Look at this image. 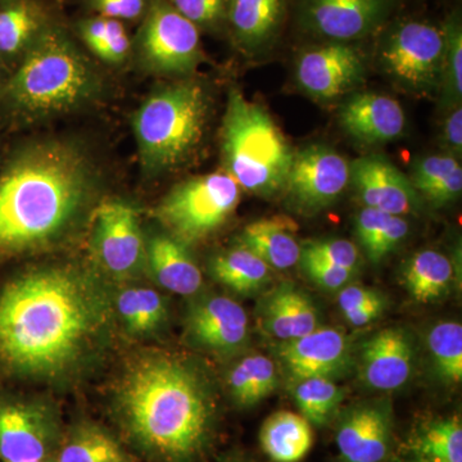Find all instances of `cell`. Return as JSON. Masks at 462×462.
<instances>
[{"label": "cell", "instance_id": "obj_1", "mask_svg": "<svg viewBox=\"0 0 462 462\" xmlns=\"http://www.w3.org/2000/svg\"><path fill=\"white\" fill-rule=\"evenodd\" d=\"M75 136L14 143L0 157V263L56 248L90 220L106 178Z\"/></svg>", "mask_w": 462, "mask_h": 462}, {"label": "cell", "instance_id": "obj_2", "mask_svg": "<svg viewBox=\"0 0 462 462\" xmlns=\"http://www.w3.org/2000/svg\"><path fill=\"white\" fill-rule=\"evenodd\" d=\"M111 305L93 273L76 266L36 267L0 288V374L57 376L89 354Z\"/></svg>", "mask_w": 462, "mask_h": 462}, {"label": "cell", "instance_id": "obj_3", "mask_svg": "<svg viewBox=\"0 0 462 462\" xmlns=\"http://www.w3.org/2000/svg\"><path fill=\"white\" fill-rule=\"evenodd\" d=\"M115 409L127 438L157 462H193L214 437L208 385L196 367L175 356L134 361L118 383Z\"/></svg>", "mask_w": 462, "mask_h": 462}, {"label": "cell", "instance_id": "obj_4", "mask_svg": "<svg viewBox=\"0 0 462 462\" xmlns=\"http://www.w3.org/2000/svg\"><path fill=\"white\" fill-rule=\"evenodd\" d=\"M106 94L105 76L65 27L51 23L0 91V127L23 129L85 111Z\"/></svg>", "mask_w": 462, "mask_h": 462}, {"label": "cell", "instance_id": "obj_5", "mask_svg": "<svg viewBox=\"0 0 462 462\" xmlns=\"http://www.w3.org/2000/svg\"><path fill=\"white\" fill-rule=\"evenodd\" d=\"M211 97L196 79H178L152 91L132 126L143 173L156 178L184 165L205 138Z\"/></svg>", "mask_w": 462, "mask_h": 462}, {"label": "cell", "instance_id": "obj_6", "mask_svg": "<svg viewBox=\"0 0 462 462\" xmlns=\"http://www.w3.org/2000/svg\"><path fill=\"white\" fill-rule=\"evenodd\" d=\"M221 153L224 171L240 189L260 197L284 190L293 149L269 111L239 89L227 94Z\"/></svg>", "mask_w": 462, "mask_h": 462}, {"label": "cell", "instance_id": "obj_7", "mask_svg": "<svg viewBox=\"0 0 462 462\" xmlns=\"http://www.w3.org/2000/svg\"><path fill=\"white\" fill-rule=\"evenodd\" d=\"M240 188L225 171L179 182L161 200L156 217L167 234L185 245L199 243L220 229L240 202Z\"/></svg>", "mask_w": 462, "mask_h": 462}, {"label": "cell", "instance_id": "obj_8", "mask_svg": "<svg viewBox=\"0 0 462 462\" xmlns=\"http://www.w3.org/2000/svg\"><path fill=\"white\" fill-rule=\"evenodd\" d=\"M132 54L147 74L172 79L190 78L205 58L199 27L170 0H149Z\"/></svg>", "mask_w": 462, "mask_h": 462}, {"label": "cell", "instance_id": "obj_9", "mask_svg": "<svg viewBox=\"0 0 462 462\" xmlns=\"http://www.w3.org/2000/svg\"><path fill=\"white\" fill-rule=\"evenodd\" d=\"M445 32L420 21L392 29L380 45V63L398 85L418 96L442 89Z\"/></svg>", "mask_w": 462, "mask_h": 462}, {"label": "cell", "instance_id": "obj_10", "mask_svg": "<svg viewBox=\"0 0 462 462\" xmlns=\"http://www.w3.org/2000/svg\"><path fill=\"white\" fill-rule=\"evenodd\" d=\"M90 247L96 263L115 278H126L145 261L141 220L126 200L103 199L90 218Z\"/></svg>", "mask_w": 462, "mask_h": 462}, {"label": "cell", "instance_id": "obj_11", "mask_svg": "<svg viewBox=\"0 0 462 462\" xmlns=\"http://www.w3.org/2000/svg\"><path fill=\"white\" fill-rule=\"evenodd\" d=\"M349 184V163L327 145H310L294 153L284 193L289 205L316 214L333 205Z\"/></svg>", "mask_w": 462, "mask_h": 462}, {"label": "cell", "instance_id": "obj_12", "mask_svg": "<svg viewBox=\"0 0 462 462\" xmlns=\"http://www.w3.org/2000/svg\"><path fill=\"white\" fill-rule=\"evenodd\" d=\"M60 445V425L47 407L0 397V461L45 460Z\"/></svg>", "mask_w": 462, "mask_h": 462}, {"label": "cell", "instance_id": "obj_13", "mask_svg": "<svg viewBox=\"0 0 462 462\" xmlns=\"http://www.w3.org/2000/svg\"><path fill=\"white\" fill-rule=\"evenodd\" d=\"M365 63L346 42L310 48L298 57L297 83L307 94L322 100L337 99L364 83Z\"/></svg>", "mask_w": 462, "mask_h": 462}, {"label": "cell", "instance_id": "obj_14", "mask_svg": "<svg viewBox=\"0 0 462 462\" xmlns=\"http://www.w3.org/2000/svg\"><path fill=\"white\" fill-rule=\"evenodd\" d=\"M392 5L393 0H302L300 23L329 41H357L384 23Z\"/></svg>", "mask_w": 462, "mask_h": 462}, {"label": "cell", "instance_id": "obj_15", "mask_svg": "<svg viewBox=\"0 0 462 462\" xmlns=\"http://www.w3.org/2000/svg\"><path fill=\"white\" fill-rule=\"evenodd\" d=\"M351 346L336 328L319 327L300 338L279 346V360L294 383L309 378H331L346 369Z\"/></svg>", "mask_w": 462, "mask_h": 462}, {"label": "cell", "instance_id": "obj_16", "mask_svg": "<svg viewBox=\"0 0 462 462\" xmlns=\"http://www.w3.org/2000/svg\"><path fill=\"white\" fill-rule=\"evenodd\" d=\"M393 418L387 403H363L340 418L337 446L343 462H384L392 447Z\"/></svg>", "mask_w": 462, "mask_h": 462}, {"label": "cell", "instance_id": "obj_17", "mask_svg": "<svg viewBox=\"0 0 462 462\" xmlns=\"http://www.w3.org/2000/svg\"><path fill=\"white\" fill-rule=\"evenodd\" d=\"M349 182L365 207L394 216L418 207V191L402 171L382 156L357 158L349 165Z\"/></svg>", "mask_w": 462, "mask_h": 462}, {"label": "cell", "instance_id": "obj_18", "mask_svg": "<svg viewBox=\"0 0 462 462\" xmlns=\"http://www.w3.org/2000/svg\"><path fill=\"white\" fill-rule=\"evenodd\" d=\"M248 330L247 312L227 297L203 298L188 315L191 339L212 351L231 354L242 348L247 343Z\"/></svg>", "mask_w": 462, "mask_h": 462}, {"label": "cell", "instance_id": "obj_19", "mask_svg": "<svg viewBox=\"0 0 462 462\" xmlns=\"http://www.w3.org/2000/svg\"><path fill=\"white\" fill-rule=\"evenodd\" d=\"M413 348L406 331L391 328L379 331L363 346L360 376L378 391H394L409 382Z\"/></svg>", "mask_w": 462, "mask_h": 462}, {"label": "cell", "instance_id": "obj_20", "mask_svg": "<svg viewBox=\"0 0 462 462\" xmlns=\"http://www.w3.org/2000/svg\"><path fill=\"white\" fill-rule=\"evenodd\" d=\"M339 121L346 134L365 144H380L402 135L406 117L396 99L380 94L351 97L339 111Z\"/></svg>", "mask_w": 462, "mask_h": 462}, {"label": "cell", "instance_id": "obj_21", "mask_svg": "<svg viewBox=\"0 0 462 462\" xmlns=\"http://www.w3.org/2000/svg\"><path fill=\"white\" fill-rule=\"evenodd\" d=\"M54 23L44 0H0V60L9 71Z\"/></svg>", "mask_w": 462, "mask_h": 462}, {"label": "cell", "instance_id": "obj_22", "mask_svg": "<svg viewBox=\"0 0 462 462\" xmlns=\"http://www.w3.org/2000/svg\"><path fill=\"white\" fill-rule=\"evenodd\" d=\"M260 320L263 330L282 343L300 338L319 328L318 310L311 298L289 282L264 298Z\"/></svg>", "mask_w": 462, "mask_h": 462}, {"label": "cell", "instance_id": "obj_23", "mask_svg": "<svg viewBox=\"0 0 462 462\" xmlns=\"http://www.w3.org/2000/svg\"><path fill=\"white\" fill-rule=\"evenodd\" d=\"M288 0H230L226 23L240 50L249 54L269 47L284 23Z\"/></svg>", "mask_w": 462, "mask_h": 462}, {"label": "cell", "instance_id": "obj_24", "mask_svg": "<svg viewBox=\"0 0 462 462\" xmlns=\"http://www.w3.org/2000/svg\"><path fill=\"white\" fill-rule=\"evenodd\" d=\"M145 261L158 284L181 296L197 293L203 284L199 267L187 245L170 234H157L145 245Z\"/></svg>", "mask_w": 462, "mask_h": 462}, {"label": "cell", "instance_id": "obj_25", "mask_svg": "<svg viewBox=\"0 0 462 462\" xmlns=\"http://www.w3.org/2000/svg\"><path fill=\"white\" fill-rule=\"evenodd\" d=\"M298 224L288 216L254 221L240 234V245L254 252L270 269L288 270L300 263Z\"/></svg>", "mask_w": 462, "mask_h": 462}, {"label": "cell", "instance_id": "obj_26", "mask_svg": "<svg viewBox=\"0 0 462 462\" xmlns=\"http://www.w3.org/2000/svg\"><path fill=\"white\" fill-rule=\"evenodd\" d=\"M260 445L273 462H300L314 446V430L305 416L284 410L264 420Z\"/></svg>", "mask_w": 462, "mask_h": 462}, {"label": "cell", "instance_id": "obj_27", "mask_svg": "<svg viewBox=\"0 0 462 462\" xmlns=\"http://www.w3.org/2000/svg\"><path fill=\"white\" fill-rule=\"evenodd\" d=\"M413 462H462V422L458 415L420 422L409 439Z\"/></svg>", "mask_w": 462, "mask_h": 462}, {"label": "cell", "instance_id": "obj_28", "mask_svg": "<svg viewBox=\"0 0 462 462\" xmlns=\"http://www.w3.org/2000/svg\"><path fill=\"white\" fill-rule=\"evenodd\" d=\"M402 281L416 302H437L447 296L451 288L454 267L445 254L425 249L413 254L404 264Z\"/></svg>", "mask_w": 462, "mask_h": 462}, {"label": "cell", "instance_id": "obj_29", "mask_svg": "<svg viewBox=\"0 0 462 462\" xmlns=\"http://www.w3.org/2000/svg\"><path fill=\"white\" fill-rule=\"evenodd\" d=\"M56 454V462H134L109 431L93 422L76 425Z\"/></svg>", "mask_w": 462, "mask_h": 462}, {"label": "cell", "instance_id": "obj_30", "mask_svg": "<svg viewBox=\"0 0 462 462\" xmlns=\"http://www.w3.org/2000/svg\"><path fill=\"white\" fill-rule=\"evenodd\" d=\"M412 187L434 206L454 202L462 191L460 162L451 156H430L413 163Z\"/></svg>", "mask_w": 462, "mask_h": 462}, {"label": "cell", "instance_id": "obj_31", "mask_svg": "<svg viewBox=\"0 0 462 462\" xmlns=\"http://www.w3.org/2000/svg\"><path fill=\"white\" fill-rule=\"evenodd\" d=\"M407 234L409 224L401 216L364 207L356 218V236L374 263L392 254Z\"/></svg>", "mask_w": 462, "mask_h": 462}, {"label": "cell", "instance_id": "obj_32", "mask_svg": "<svg viewBox=\"0 0 462 462\" xmlns=\"http://www.w3.org/2000/svg\"><path fill=\"white\" fill-rule=\"evenodd\" d=\"M209 267L216 281L238 293H254L270 281V267L242 245L216 254Z\"/></svg>", "mask_w": 462, "mask_h": 462}, {"label": "cell", "instance_id": "obj_33", "mask_svg": "<svg viewBox=\"0 0 462 462\" xmlns=\"http://www.w3.org/2000/svg\"><path fill=\"white\" fill-rule=\"evenodd\" d=\"M278 372L272 358L251 355L239 361L227 375L231 397L239 406H254L278 387Z\"/></svg>", "mask_w": 462, "mask_h": 462}, {"label": "cell", "instance_id": "obj_34", "mask_svg": "<svg viewBox=\"0 0 462 462\" xmlns=\"http://www.w3.org/2000/svg\"><path fill=\"white\" fill-rule=\"evenodd\" d=\"M117 311L125 327L133 334L152 333L166 318L162 297L153 289H126L118 296Z\"/></svg>", "mask_w": 462, "mask_h": 462}, {"label": "cell", "instance_id": "obj_35", "mask_svg": "<svg viewBox=\"0 0 462 462\" xmlns=\"http://www.w3.org/2000/svg\"><path fill=\"white\" fill-rule=\"evenodd\" d=\"M293 396L300 415L310 424L324 427L338 410L345 392L330 378H309L296 383Z\"/></svg>", "mask_w": 462, "mask_h": 462}, {"label": "cell", "instance_id": "obj_36", "mask_svg": "<svg viewBox=\"0 0 462 462\" xmlns=\"http://www.w3.org/2000/svg\"><path fill=\"white\" fill-rule=\"evenodd\" d=\"M428 346L434 370L447 384L462 380V327L460 322H439L431 328Z\"/></svg>", "mask_w": 462, "mask_h": 462}, {"label": "cell", "instance_id": "obj_37", "mask_svg": "<svg viewBox=\"0 0 462 462\" xmlns=\"http://www.w3.org/2000/svg\"><path fill=\"white\" fill-rule=\"evenodd\" d=\"M446 56L443 69V102L448 107L461 105L462 97V29L457 18L446 26Z\"/></svg>", "mask_w": 462, "mask_h": 462}, {"label": "cell", "instance_id": "obj_38", "mask_svg": "<svg viewBox=\"0 0 462 462\" xmlns=\"http://www.w3.org/2000/svg\"><path fill=\"white\" fill-rule=\"evenodd\" d=\"M300 257L316 258L354 273L360 263V251L346 239L311 240L300 245Z\"/></svg>", "mask_w": 462, "mask_h": 462}, {"label": "cell", "instance_id": "obj_39", "mask_svg": "<svg viewBox=\"0 0 462 462\" xmlns=\"http://www.w3.org/2000/svg\"><path fill=\"white\" fill-rule=\"evenodd\" d=\"M170 3L199 29H217L226 23L230 0H170Z\"/></svg>", "mask_w": 462, "mask_h": 462}, {"label": "cell", "instance_id": "obj_40", "mask_svg": "<svg viewBox=\"0 0 462 462\" xmlns=\"http://www.w3.org/2000/svg\"><path fill=\"white\" fill-rule=\"evenodd\" d=\"M125 30L121 21L102 16L85 18L78 23L79 38L93 56Z\"/></svg>", "mask_w": 462, "mask_h": 462}, {"label": "cell", "instance_id": "obj_41", "mask_svg": "<svg viewBox=\"0 0 462 462\" xmlns=\"http://www.w3.org/2000/svg\"><path fill=\"white\" fill-rule=\"evenodd\" d=\"M300 263L312 282L328 291H337V289L346 287L355 275L351 270L325 263V261L316 260V258L300 257Z\"/></svg>", "mask_w": 462, "mask_h": 462}, {"label": "cell", "instance_id": "obj_42", "mask_svg": "<svg viewBox=\"0 0 462 462\" xmlns=\"http://www.w3.org/2000/svg\"><path fill=\"white\" fill-rule=\"evenodd\" d=\"M97 16L112 20L138 21L144 17L149 0H85Z\"/></svg>", "mask_w": 462, "mask_h": 462}, {"label": "cell", "instance_id": "obj_43", "mask_svg": "<svg viewBox=\"0 0 462 462\" xmlns=\"http://www.w3.org/2000/svg\"><path fill=\"white\" fill-rule=\"evenodd\" d=\"M382 298L378 291H373V289L360 287V285H348L340 291L338 303L340 310L345 314L349 310L375 302Z\"/></svg>", "mask_w": 462, "mask_h": 462}, {"label": "cell", "instance_id": "obj_44", "mask_svg": "<svg viewBox=\"0 0 462 462\" xmlns=\"http://www.w3.org/2000/svg\"><path fill=\"white\" fill-rule=\"evenodd\" d=\"M443 143L449 151L461 154L462 152V109L456 106L454 111L447 117L443 127Z\"/></svg>", "mask_w": 462, "mask_h": 462}, {"label": "cell", "instance_id": "obj_45", "mask_svg": "<svg viewBox=\"0 0 462 462\" xmlns=\"http://www.w3.org/2000/svg\"><path fill=\"white\" fill-rule=\"evenodd\" d=\"M385 309L384 298L375 300V302L367 303V305L356 307L354 310L345 312V319L354 327H365L372 324L382 315Z\"/></svg>", "mask_w": 462, "mask_h": 462}, {"label": "cell", "instance_id": "obj_46", "mask_svg": "<svg viewBox=\"0 0 462 462\" xmlns=\"http://www.w3.org/2000/svg\"><path fill=\"white\" fill-rule=\"evenodd\" d=\"M9 75H11V71H9L8 67L3 63V60H0V91H2L5 83H7Z\"/></svg>", "mask_w": 462, "mask_h": 462}, {"label": "cell", "instance_id": "obj_47", "mask_svg": "<svg viewBox=\"0 0 462 462\" xmlns=\"http://www.w3.org/2000/svg\"><path fill=\"white\" fill-rule=\"evenodd\" d=\"M221 462H245V461L239 460V458H236V457H229V458H226V460H224Z\"/></svg>", "mask_w": 462, "mask_h": 462}, {"label": "cell", "instance_id": "obj_48", "mask_svg": "<svg viewBox=\"0 0 462 462\" xmlns=\"http://www.w3.org/2000/svg\"><path fill=\"white\" fill-rule=\"evenodd\" d=\"M32 462H56L54 461V458H45V460H39V461H32Z\"/></svg>", "mask_w": 462, "mask_h": 462}, {"label": "cell", "instance_id": "obj_49", "mask_svg": "<svg viewBox=\"0 0 462 462\" xmlns=\"http://www.w3.org/2000/svg\"><path fill=\"white\" fill-rule=\"evenodd\" d=\"M0 157H2V151H0Z\"/></svg>", "mask_w": 462, "mask_h": 462}]
</instances>
